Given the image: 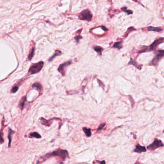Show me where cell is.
Segmentation results:
<instances>
[{
	"label": "cell",
	"mask_w": 164,
	"mask_h": 164,
	"mask_svg": "<svg viewBox=\"0 0 164 164\" xmlns=\"http://www.w3.org/2000/svg\"><path fill=\"white\" fill-rule=\"evenodd\" d=\"M129 64H131V65H133V66H134L135 67H136L137 68H138V67H137V65H138L136 63V62H135V61H133V60H131L130 62H129Z\"/></svg>",
	"instance_id": "603a6c76"
},
{
	"label": "cell",
	"mask_w": 164,
	"mask_h": 164,
	"mask_svg": "<svg viewBox=\"0 0 164 164\" xmlns=\"http://www.w3.org/2000/svg\"><path fill=\"white\" fill-rule=\"evenodd\" d=\"M3 135V133L2 132V130H1L0 132V144H2V143L4 142Z\"/></svg>",
	"instance_id": "ffe728a7"
},
{
	"label": "cell",
	"mask_w": 164,
	"mask_h": 164,
	"mask_svg": "<svg viewBox=\"0 0 164 164\" xmlns=\"http://www.w3.org/2000/svg\"><path fill=\"white\" fill-rule=\"evenodd\" d=\"M72 64L71 61H69L67 62H66L62 64H61L58 68V71L60 72L63 76H64L65 74V72L66 70V68L70 66Z\"/></svg>",
	"instance_id": "52a82bcc"
},
{
	"label": "cell",
	"mask_w": 164,
	"mask_h": 164,
	"mask_svg": "<svg viewBox=\"0 0 164 164\" xmlns=\"http://www.w3.org/2000/svg\"><path fill=\"white\" fill-rule=\"evenodd\" d=\"M35 47H33L31 49V50H30V51L29 52V55L28 56V59L29 60H31L32 59V58L33 57L34 55V53H35Z\"/></svg>",
	"instance_id": "5bb4252c"
},
{
	"label": "cell",
	"mask_w": 164,
	"mask_h": 164,
	"mask_svg": "<svg viewBox=\"0 0 164 164\" xmlns=\"http://www.w3.org/2000/svg\"><path fill=\"white\" fill-rule=\"evenodd\" d=\"M105 124H102V125H101L100 126V127H99V128H98V130H101L102 128H103V127H104V126H105Z\"/></svg>",
	"instance_id": "cb8c5ba5"
},
{
	"label": "cell",
	"mask_w": 164,
	"mask_h": 164,
	"mask_svg": "<svg viewBox=\"0 0 164 164\" xmlns=\"http://www.w3.org/2000/svg\"><path fill=\"white\" fill-rule=\"evenodd\" d=\"M147 30L148 31H156V32H160L162 29L160 27H147Z\"/></svg>",
	"instance_id": "7c38bea8"
},
{
	"label": "cell",
	"mask_w": 164,
	"mask_h": 164,
	"mask_svg": "<svg viewBox=\"0 0 164 164\" xmlns=\"http://www.w3.org/2000/svg\"><path fill=\"white\" fill-rule=\"evenodd\" d=\"M18 89V87H17V86L13 87L12 88V89H11V92H12V93H15V92H16L17 91Z\"/></svg>",
	"instance_id": "7402d4cb"
},
{
	"label": "cell",
	"mask_w": 164,
	"mask_h": 164,
	"mask_svg": "<svg viewBox=\"0 0 164 164\" xmlns=\"http://www.w3.org/2000/svg\"><path fill=\"white\" fill-rule=\"evenodd\" d=\"M32 87L33 88H35L36 89H37L39 92L41 91L42 89V87L39 83H35L33 84L32 86Z\"/></svg>",
	"instance_id": "30bf717a"
},
{
	"label": "cell",
	"mask_w": 164,
	"mask_h": 164,
	"mask_svg": "<svg viewBox=\"0 0 164 164\" xmlns=\"http://www.w3.org/2000/svg\"><path fill=\"white\" fill-rule=\"evenodd\" d=\"M101 28H102V29H103V30H104V31H107V29L106 28V27H105V26H101Z\"/></svg>",
	"instance_id": "d4e9b609"
},
{
	"label": "cell",
	"mask_w": 164,
	"mask_h": 164,
	"mask_svg": "<svg viewBox=\"0 0 164 164\" xmlns=\"http://www.w3.org/2000/svg\"><path fill=\"white\" fill-rule=\"evenodd\" d=\"M134 151L135 152H137L138 153H140L142 152H145L146 151V150L145 149V148L144 146H142L141 145H140L139 144H138L136 146V148L135 149V150H134Z\"/></svg>",
	"instance_id": "ba28073f"
},
{
	"label": "cell",
	"mask_w": 164,
	"mask_h": 164,
	"mask_svg": "<svg viewBox=\"0 0 164 164\" xmlns=\"http://www.w3.org/2000/svg\"><path fill=\"white\" fill-rule=\"evenodd\" d=\"M92 14L88 9H85L82 11L78 15V18L81 20L90 21L92 19Z\"/></svg>",
	"instance_id": "3957f363"
},
{
	"label": "cell",
	"mask_w": 164,
	"mask_h": 164,
	"mask_svg": "<svg viewBox=\"0 0 164 164\" xmlns=\"http://www.w3.org/2000/svg\"><path fill=\"white\" fill-rule=\"evenodd\" d=\"M50 155L51 157L52 156H57L63 159H65L66 157H68V152L66 150L62 149H58L57 151H54L51 154H50Z\"/></svg>",
	"instance_id": "277c9868"
},
{
	"label": "cell",
	"mask_w": 164,
	"mask_h": 164,
	"mask_svg": "<svg viewBox=\"0 0 164 164\" xmlns=\"http://www.w3.org/2000/svg\"><path fill=\"white\" fill-rule=\"evenodd\" d=\"M164 56V50H158L157 52L156 55L151 62V64L157 66L159 61Z\"/></svg>",
	"instance_id": "5b68a950"
},
{
	"label": "cell",
	"mask_w": 164,
	"mask_h": 164,
	"mask_svg": "<svg viewBox=\"0 0 164 164\" xmlns=\"http://www.w3.org/2000/svg\"><path fill=\"white\" fill-rule=\"evenodd\" d=\"M121 10L124 11V12L128 14H132V11L130 10H127V7H122L121 8Z\"/></svg>",
	"instance_id": "d6986e66"
},
{
	"label": "cell",
	"mask_w": 164,
	"mask_h": 164,
	"mask_svg": "<svg viewBox=\"0 0 164 164\" xmlns=\"http://www.w3.org/2000/svg\"><path fill=\"white\" fill-rule=\"evenodd\" d=\"M83 130L87 137H90L91 135V130L90 129H87L86 128H83Z\"/></svg>",
	"instance_id": "e0dca14e"
},
{
	"label": "cell",
	"mask_w": 164,
	"mask_h": 164,
	"mask_svg": "<svg viewBox=\"0 0 164 164\" xmlns=\"http://www.w3.org/2000/svg\"><path fill=\"white\" fill-rule=\"evenodd\" d=\"M26 100V97H23L21 100H20L19 103V108H20L22 110L24 108V104H25V102Z\"/></svg>",
	"instance_id": "2e32d148"
},
{
	"label": "cell",
	"mask_w": 164,
	"mask_h": 164,
	"mask_svg": "<svg viewBox=\"0 0 164 164\" xmlns=\"http://www.w3.org/2000/svg\"><path fill=\"white\" fill-rule=\"evenodd\" d=\"M113 48H117L118 50H120L122 48V41H120L116 42L113 45Z\"/></svg>",
	"instance_id": "8fae6325"
},
{
	"label": "cell",
	"mask_w": 164,
	"mask_h": 164,
	"mask_svg": "<svg viewBox=\"0 0 164 164\" xmlns=\"http://www.w3.org/2000/svg\"><path fill=\"white\" fill-rule=\"evenodd\" d=\"M82 38V37L81 36H80V35H77L75 37V39L76 41L78 43V42H79L80 40H81Z\"/></svg>",
	"instance_id": "44dd1931"
},
{
	"label": "cell",
	"mask_w": 164,
	"mask_h": 164,
	"mask_svg": "<svg viewBox=\"0 0 164 164\" xmlns=\"http://www.w3.org/2000/svg\"><path fill=\"white\" fill-rule=\"evenodd\" d=\"M14 132L12 130L9 129V133H8V139H9V147H10V146H11V141H12V135Z\"/></svg>",
	"instance_id": "9a60e30c"
},
{
	"label": "cell",
	"mask_w": 164,
	"mask_h": 164,
	"mask_svg": "<svg viewBox=\"0 0 164 164\" xmlns=\"http://www.w3.org/2000/svg\"></svg>",
	"instance_id": "484cf974"
},
{
	"label": "cell",
	"mask_w": 164,
	"mask_h": 164,
	"mask_svg": "<svg viewBox=\"0 0 164 164\" xmlns=\"http://www.w3.org/2000/svg\"><path fill=\"white\" fill-rule=\"evenodd\" d=\"M29 136L31 137H35V138H36L38 139L41 138V136L36 132H34L30 133L29 134Z\"/></svg>",
	"instance_id": "ac0fdd59"
},
{
	"label": "cell",
	"mask_w": 164,
	"mask_h": 164,
	"mask_svg": "<svg viewBox=\"0 0 164 164\" xmlns=\"http://www.w3.org/2000/svg\"><path fill=\"white\" fill-rule=\"evenodd\" d=\"M62 54V53L61 51H60V50H56V51H55L54 54L52 55V56H51V57L49 59V61L50 62L52 61V60L55 58V57H56L57 56L60 55H61Z\"/></svg>",
	"instance_id": "4fadbf2b"
},
{
	"label": "cell",
	"mask_w": 164,
	"mask_h": 164,
	"mask_svg": "<svg viewBox=\"0 0 164 164\" xmlns=\"http://www.w3.org/2000/svg\"><path fill=\"white\" fill-rule=\"evenodd\" d=\"M164 41V38H160L156 40H155L149 46H145L144 48V49H142L139 51V53H142L147 52H151L152 51L155 50L158 46L163 43Z\"/></svg>",
	"instance_id": "6da1fadb"
},
{
	"label": "cell",
	"mask_w": 164,
	"mask_h": 164,
	"mask_svg": "<svg viewBox=\"0 0 164 164\" xmlns=\"http://www.w3.org/2000/svg\"><path fill=\"white\" fill-rule=\"evenodd\" d=\"M164 145L160 140H156L152 144L147 147V149L150 150L154 151L158 147L163 146Z\"/></svg>",
	"instance_id": "8992f818"
},
{
	"label": "cell",
	"mask_w": 164,
	"mask_h": 164,
	"mask_svg": "<svg viewBox=\"0 0 164 164\" xmlns=\"http://www.w3.org/2000/svg\"><path fill=\"white\" fill-rule=\"evenodd\" d=\"M93 49L99 55H102V52L104 50V49L102 47L99 46H95L93 47Z\"/></svg>",
	"instance_id": "9c48e42d"
},
{
	"label": "cell",
	"mask_w": 164,
	"mask_h": 164,
	"mask_svg": "<svg viewBox=\"0 0 164 164\" xmlns=\"http://www.w3.org/2000/svg\"><path fill=\"white\" fill-rule=\"evenodd\" d=\"M43 66L44 63L42 61L32 65L29 69V73L30 74H34L39 72L42 68Z\"/></svg>",
	"instance_id": "7a4b0ae2"
}]
</instances>
